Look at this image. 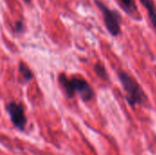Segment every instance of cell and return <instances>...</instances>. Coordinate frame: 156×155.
<instances>
[{"instance_id":"277c9868","label":"cell","mask_w":156,"mask_h":155,"mask_svg":"<svg viewBox=\"0 0 156 155\" xmlns=\"http://www.w3.org/2000/svg\"><path fill=\"white\" fill-rule=\"evenodd\" d=\"M6 111L9 114L14 126L20 131H24L27 125V118L23 105L15 101H11L6 105Z\"/></svg>"},{"instance_id":"9c48e42d","label":"cell","mask_w":156,"mask_h":155,"mask_svg":"<svg viewBox=\"0 0 156 155\" xmlns=\"http://www.w3.org/2000/svg\"><path fill=\"white\" fill-rule=\"evenodd\" d=\"M23 26H24V25H23V22H22V21L16 22V23L15 24V30H16V32L21 33V32L23 31V29H24Z\"/></svg>"},{"instance_id":"ba28073f","label":"cell","mask_w":156,"mask_h":155,"mask_svg":"<svg viewBox=\"0 0 156 155\" xmlns=\"http://www.w3.org/2000/svg\"><path fill=\"white\" fill-rule=\"evenodd\" d=\"M94 71L96 73V75L102 80L104 81H108L109 80V75L107 73V70L104 67L103 64H101V62H97L94 65Z\"/></svg>"},{"instance_id":"6da1fadb","label":"cell","mask_w":156,"mask_h":155,"mask_svg":"<svg viewBox=\"0 0 156 155\" xmlns=\"http://www.w3.org/2000/svg\"><path fill=\"white\" fill-rule=\"evenodd\" d=\"M58 80L69 99L73 98L76 93L84 101H90L94 97V90L91 86L86 79L80 77L69 78L65 74H60L58 77Z\"/></svg>"},{"instance_id":"52a82bcc","label":"cell","mask_w":156,"mask_h":155,"mask_svg":"<svg viewBox=\"0 0 156 155\" xmlns=\"http://www.w3.org/2000/svg\"><path fill=\"white\" fill-rule=\"evenodd\" d=\"M18 70H19V74L22 76V78H23V79H24L25 82L30 81L33 79V77H34L31 69L24 62H20L19 63Z\"/></svg>"},{"instance_id":"8992f818","label":"cell","mask_w":156,"mask_h":155,"mask_svg":"<svg viewBox=\"0 0 156 155\" xmlns=\"http://www.w3.org/2000/svg\"><path fill=\"white\" fill-rule=\"evenodd\" d=\"M142 5L145 7L149 19L151 21V25L156 31V6L153 0H140Z\"/></svg>"},{"instance_id":"7a4b0ae2","label":"cell","mask_w":156,"mask_h":155,"mask_svg":"<svg viewBox=\"0 0 156 155\" xmlns=\"http://www.w3.org/2000/svg\"><path fill=\"white\" fill-rule=\"evenodd\" d=\"M117 76L126 93V100L132 107L144 105L148 101V98L144 90L136 81V79L130 76L126 71L122 69L117 71Z\"/></svg>"},{"instance_id":"5b68a950","label":"cell","mask_w":156,"mask_h":155,"mask_svg":"<svg viewBox=\"0 0 156 155\" xmlns=\"http://www.w3.org/2000/svg\"><path fill=\"white\" fill-rule=\"evenodd\" d=\"M118 2L125 13L133 17L137 18L136 16L138 15V7L135 0H118Z\"/></svg>"},{"instance_id":"3957f363","label":"cell","mask_w":156,"mask_h":155,"mask_svg":"<svg viewBox=\"0 0 156 155\" xmlns=\"http://www.w3.org/2000/svg\"><path fill=\"white\" fill-rule=\"evenodd\" d=\"M94 2L102 14L104 24L109 33L113 37L119 36L121 34V15L118 13V11L109 8L105 4L99 0H94Z\"/></svg>"},{"instance_id":"30bf717a","label":"cell","mask_w":156,"mask_h":155,"mask_svg":"<svg viewBox=\"0 0 156 155\" xmlns=\"http://www.w3.org/2000/svg\"><path fill=\"white\" fill-rule=\"evenodd\" d=\"M23 1H24L25 3H29V2H30L31 0H23Z\"/></svg>"}]
</instances>
